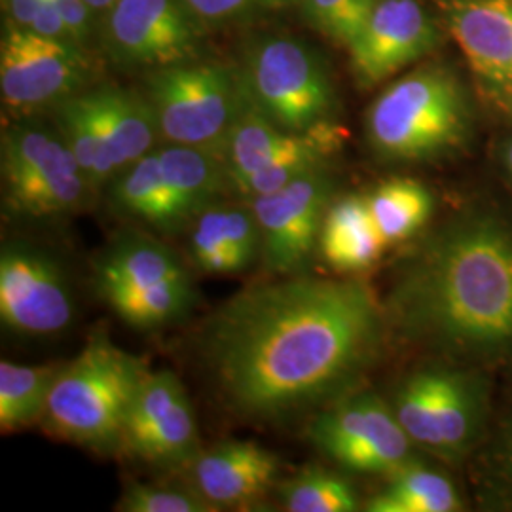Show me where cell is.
<instances>
[{
	"label": "cell",
	"instance_id": "1",
	"mask_svg": "<svg viewBox=\"0 0 512 512\" xmlns=\"http://www.w3.org/2000/svg\"><path fill=\"white\" fill-rule=\"evenodd\" d=\"M385 323L361 281L287 275L232 296L207 325L205 357L234 416L283 423L351 393Z\"/></svg>",
	"mask_w": 512,
	"mask_h": 512
},
{
	"label": "cell",
	"instance_id": "2",
	"mask_svg": "<svg viewBox=\"0 0 512 512\" xmlns=\"http://www.w3.org/2000/svg\"><path fill=\"white\" fill-rule=\"evenodd\" d=\"M406 342L476 365L512 363V219L459 213L401 264L385 306Z\"/></svg>",
	"mask_w": 512,
	"mask_h": 512
},
{
	"label": "cell",
	"instance_id": "3",
	"mask_svg": "<svg viewBox=\"0 0 512 512\" xmlns=\"http://www.w3.org/2000/svg\"><path fill=\"white\" fill-rule=\"evenodd\" d=\"M147 374L141 359L112 344L105 330H95L73 361L57 370L40 423L55 439L114 454Z\"/></svg>",
	"mask_w": 512,
	"mask_h": 512
},
{
	"label": "cell",
	"instance_id": "4",
	"mask_svg": "<svg viewBox=\"0 0 512 512\" xmlns=\"http://www.w3.org/2000/svg\"><path fill=\"white\" fill-rule=\"evenodd\" d=\"M473 109L458 74L425 67L393 82L368 109L366 137L387 162L425 164L465 147Z\"/></svg>",
	"mask_w": 512,
	"mask_h": 512
},
{
	"label": "cell",
	"instance_id": "5",
	"mask_svg": "<svg viewBox=\"0 0 512 512\" xmlns=\"http://www.w3.org/2000/svg\"><path fill=\"white\" fill-rule=\"evenodd\" d=\"M92 184L61 133L18 124L2 137V205L6 219L44 224L84 209Z\"/></svg>",
	"mask_w": 512,
	"mask_h": 512
},
{
	"label": "cell",
	"instance_id": "6",
	"mask_svg": "<svg viewBox=\"0 0 512 512\" xmlns=\"http://www.w3.org/2000/svg\"><path fill=\"white\" fill-rule=\"evenodd\" d=\"M145 97L169 145L203 148L219 156L245 109L239 71L217 63L188 61L156 69Z\"/></svg>",
	"mask_w": 512,
	"mask_h": 512
},
{
	"label": "cell",
	"instance_id": "7",
	"mask_svg": "<svg viewBox=\"0 0 512 512\" xmlns=\"http://www.w3.org/2000/svg\"><path fill=\"white\" fill-rule=\"evenodd\" d=\"M245 101L275 126L294 133L330 124L336 93L321 59L293 38H264L239 71Z\"/></svg>",
	"mask_w": 512,
	"mask_h": 512
},
{
	"label": "cell",
	"instance_id": "8",
	"mask_svg": "<svg viewBox=\"0 0 512 512\" xmlns=\"http://www.w3.org/2000/svg\"><path fill=\"white\" fill-rule=\"evenodd\" d=\"M310 442L349 471L395 475L412 463L414 442L393 406L374 393H348L319 412L308 429Z\"/></svg>",
	"mask_w": 512,
	"mask_h": 512
},
{
	"label": "cell",
	"instance_id": "9",
	"mask_svg": "<svg viewBox=\"0 0 512 512\" xmlns=\"http://www.w3.org/2000/svg\"><path fill=\"white\" fill-rule=\"evenodd\" d=\"M69 277L52 253L27 241H8L0 251V321L25 338H52L73 325Z\"/></svg>",
	"mask_w": 512,
	"mask_h": 512
},
{
	"label": "cell",
	"instance_id": "10",
	"mask_svg": "<svg viewBox=\"0 0 512 512\" xmlns=\"http://www.w3.org/2000/svg\"><path fill=\"white\" fill-rule=\"evenodd\" d=\"M86 78L88 59L73 40L44 37L8 23L0 48V92L8 109L57 107L80 92Z\"/></svg>",
	"mask_w": 512,
	"mask_h": 512
},
{
	"label": "cell",
	"instance_id": "11",
	"mask_svg": "<svg viewBox=\"0 0 512 512\" xmlns=\"http://www.w3.org/2000/svg\"><path fill=\"white\" fill-rule=\"evenodd\" d=\"M334 183L327 169L308 173L270 194L251 198L260 236L262 262L277 275L302 274L319 249L323 220L329 211Z\"/></svg>",
	"mask_w": 512,
	"mask_h": 512
},
{
	"label": "cell",
	"instance_id": "12",
	"mask_svg": "<svg viewBox=\"0 0 512 512\" xmlns=\"http://www.w3.org/2000/svg\"><path fill=\"white\" fill-rule=\"evenodd\" d=\"M120 450L158 469H179L200 456L194 408L173 372L148 370L129 410Z\"/></svg>",
	"mask_w": 512,
	"mask_h": 512
},
{
	"label": "cell",
	"instance_id": "13",
	"mask_svg": "<svg viewBox=\"0 0 512 512\" xmlns=\"http://www.w3.org/2000/svg\"><path fill=\"white\" fill-rule=\"evenodd\" d=\"M198 16L184 0H118L110 10V54L129 67L164 69L198 55Z\"/></svg>",
	"mask_w": 512,
	"mask_h": 512
},
{
	"label": "cell",
	"instance_id": "14",
	"mask_svg": "<svg viewBox=\"0 0 512 512\" xmlns=\"http://www.w3.org/2000/svg\"><path fill=\"white\" fill-rule=\"evenodd\" d=\"M440 29L420 0H374L361 31L348 46L351 71L363 88H372L440 44Z\"/></svg>",
	"mask_w": 512,
	"mask_h": 512
},
{
	"label": "cell",
	"instance_id": "15",
	"mask_svg": "<svg viewBox=\"0 0 512 512\" xmlns=\"http://www.w3.org/2000/svg\"><path fill=\"white\" fill-rule=\"evenodd\" d=\"M342 141L344 133L334 122L304 133H294L275 126L245 101V109L230 129L222 152L228 186L268 165L281 162L304 160L327 165L342 148Z\"/></svg>",
	"mask_w": 512,
	"mask_h": 512
},
{
	"label": "cell",
	"instance_id": "16",
	"mask_svg": "<svg viewBox=\"0 0 512 512\" xmlns=\"http://www.w3.org/2000/svg\"><path fill=\"white\" fill-rule=\"evenodd\" d=\"M446 31L476 80L512 99V0H437Z\"/></svg>",
	"mask_w": 512,
	"mask_h": 512
},
{
	"label": "cell",
	"instance_id": "17",
	"mask_svg": "<svg viewBox=\"0 0 512 512\" xmlns=\"http://www.w3.org/2000/svg\"><path fill=\"white\" fill-rule=\"evenodd\" d=\"M277 475L279 458L253 440L220 442L194 459V486L217 509L255 503Z\"/></svg>",
	"mask_w": 512,
	"mask_h": 512
},
{
	"label": "cell",
	"instance_id": "18",
	"mask_svg": "<svg viewBox=\"0 0 512 512\" xmlns=\"http://www.w3.org/2000/svg\"><path fill=\"white\" fill-rule=\"evenodd\" d=\"M167 186V228L165 236H177L228 184L226 165L219 154L203 148L169 145L158 150Z\"/></svg>",
	"mask_w": 512,
	"mask_h": 512
},
{
	"label": "cell",
	"instance_id": "19",
	"mask_svg": "<svg viewBox=\"0 0 512 512\" xmlns=\"http://www.w3.org/2000/svg\"><path fill=\"white\" fill-rule=\"evenodd\" d=\"M186 275L190 274L173 249L137 230L118 234L93 262L97 294L112 289H145Z\"/></svg>",
	"mask_w": 512,
	"mask_h": 512
},
{
	"label": "cell",
	"instance_id": "20",
	"mask_svg": "<svg viewBox=\"0 0 512 512\" xmlns=\"http://www.w3.org/2000/svg\"><path fill=\"white\" fill-rule=\"evenodd\" d=\"M384 238L363 196H346L330 203L319 236V253L332 270L355 274L370 268L384 253Z\"/></svg>",
	"mask_w": 512,
	"mask_h": 512
},
{
	"label": "cell",
	"instance_id": "21",
	"mask_svg": "<svg viewBox=\"0 0 512 512\" xmlns=\"http://www.w3.org/2000/svg\"><path fill=\"white\" fill-rule=\"evenodd\" d=\"M431 382L439 456L459 458L475 444L480 429L478 382L450 368H431Z\"/></svg>",
	"mask_w": 512,
	"mask_h": 512
},
{
	"label": "cell",
	"instance_id": "22",
	"mask_svg": "<svg viewBox=\"0 0 512 512\" xmlns=\"http://www.w3.org/2000/svg\"><path fill=\"white\" fill-rule=\"evenodd\" d=\"M93 95L107 129L116 173L152 152L160 129L147 97L120 88H101Z\"/></svg>",
	"mask_w": 512,
	"mask_h": 512
},
{
	"label": "cell",
	"instance_id": "23",
	"mask_svg": "<svg viewBox=\"0 0 512 512\" xmlns=\"http://www.w3.org/2000/svg\"><path fill=\"white\" fill-rule=\"evenodd\" d=\"M57 124L93 190L110 183L116 175V165L112 162L107 129L93 92L76 93L59 103Z\"/></svg>",
	"mask_w": 512,
	"mask_h": 512
},
{
	"label": "cell",
	"instance_id": "24",
	"mask_svg": "<svg viewBox=\"0 0 512 512\" xmlns=\"http://www.w3.org/2000/svg\"><path fill=\"white\" fill-rule=\"evenodd\" d=\"M99 296L128 327L150 332L186 319L196 306L198 291L186 275L145 289H112Z\"/></svg>",
	"mask_w": 512,
	"mask_h": 512
},
{
	"label": "cell",
	"instance_id": "25",
	"mask_svg": "<svg viewBox=\"0 0 512 512\" xmlns=\"http://www.w3.org/2000/svg\"><path fill=\"white\" fill-rule=\"evenodd\" d=\"M109 202L122 219L164 234L167 228V186L158 150L124 167L110 181Z\"/></svg>",
	"mask_w": 512,
	"mask_h": 512
},
{
	"label": "cell",
	"instance_id": "26",
	"mask_svg": "<svg viewBox=\"0 0 512 512\" xmlns=\"http://www.w3.org/2000/svg\"><path fill=\"white\" fill-rule=\"evenodd\" d=\"M366 202L387 247L414 238L433 215V196L416 179L380 184Z\"/></svg>",
	"mask_w": 512,
	"mask_h": 512
},
{
	"label": "cell",
	"instance_id": "27",
	"mask_svg": "<svg viewBox=\"0 0 512 512\" xmlns=\"http://www.w3.org/2000/svg\"><path fill=\"white\" fill-rule=\"evenodd\" d=\"M461 509L454 484L433 469L410 465L391 475L384 492L366 503L370 512H454Z\"/></svg>",
	"mask_w": 512,
	"mask_h": 512
},
{
	"label": "cell",
	"instance_id": "28",
	"mask_svg": "<svg viewBox=\"0 0 512 512\" xmlns=\"http://www.w3.org/2000/svg\"><path fill=\"white\" fill-rule=\"evenodd\" d=\"M57 366L0 363V429L2 433L35 425L44 418Z\"/></svg>",
	"mask_w": 512,
	"mask_h": 512
},
{
	"label": "cell",
	"instance_id": "29",
	"mask_svg": "<svg viewBox=\"0 0 512 512\" xmlns=\"http://www.w3.org/2000/svg\"><path fill=\"white\" fill-rule=\"evenodd\" d=\"M281 499L291 512H353L361 503L346 478L308 467L281 486Z\"/></svg>",
	"mask_w": 512,
	"mask_h": 512
},
{
	"label": "cell",
	"instance_id": "30",
	"mask_svg": "<svg viewBox=\"0 0 512 512\" xmlns=\"http://www.w3.org/2000/svg\"><path fill=\"white\" fill-rule=\"evenodd\" d=\"M311 27L348 48L365 23L374 0H298Z\"/></svg>",
	"mask_w": 512,
	"mask_h": 512
},
{
	"label": "cell",
	"instance_id": "31",
	"mask_svg": "<svg viewBox=\"0 0 512 512\" xmlns=\"http://www.w3.org/2000/svg\"><path fill=\"white\" fill-rule=\"evenodd\" d=\"M190 256L194 266L207 275L238 274L224 236L222 205H211L196 219L190 230Z\"/></svg>",
	"mask_w": 512,
	"mask_h": 512
},
{
	"label": "cell",
	"instance_id": "32",
	"mask_svg": "<svg viewBox=\"0 0 512 512\" xmlns=\"http://www.w3.org/2000/svg\"><path fill=\"white\" fill-rule=\"evenodd\" d=\"M124 512H213V507L198 490L167 484L128 482L118 501Z\"/></svg>",
	"mask_w": 512,
	"mask_h": 512
},
{
	"label": "cell",
	"instance_id": "33",
	"mask_svg": "<svg viewBox=\"0 0 512 512\" xmlns=\"http://www.w3.org/2000/svg\"><path fill=\"white\" fill-rule=\"evenodd\" d=\"M224 236L234 258L236 270L243 272L253 266L262 255V236L253 207H230L222 205Z\"/></svg>",
	"mask_w": 512,
	"mask_h": 512
},
{
	"label": "cell",
	"instance_id": "34",
	"mask_svg": "<svg viewBox=\"0 0 512 512\" xmlns=\"http://www.w3.org/2000/svg\"><path fill=\"white\" fill-rule=\"evenodd\" d=\"M190 10L211 23H224L249 16L258 10H275L289 6L287 0H184Z\"/></svg>",
	"mask_w": 512,
	"mask_h": 512
},
{
	"label": "cell",
	"instance_id": "35",
	"mask_svg": "<svg viewBox=\"0 0 512 512\" xmlns=\"http://www.w3.org/2000/svg\"><path fill=\"white\" fill-rule=\"evenodd\" d=\"M61 18L65 19L74 42L88 37L92 27L93 10L86 0H54Z\"/></svg>",
	"mask_w": 512,
	"mask_h": 512
},
{
	"label": "cell",
	"instance_id": "36",
	"mask_svg": "<svg viewBox=\"0 0 512 512\" xmlns=\"http://www.w3.org/2000/svg\"><path fill=\"white\" fill-rule=\"evenodd\" d=\"M10 21L19 27L31 29L33 21L37 18L40 0H4Z\"/></svg>",
	"mask_w": 512,
	"mask_h": 512
},
{
	"label": "cell",
	"instance_id": "37",
	"mask_svg": "<svg viewBox=\"0 0 512 512\" xmlns=\"http://www.w3.org/2000/svg\"><path fill=\"white\" fill-rule=\"evenodd\" d=\"M118 0H86V4L92 8L93 12H103V10H112V6Z\"/></svg>",
	"mask_w": 512,
	"mask_h": 512
},
{
	"label": "cell",
	"instance_id": "38",
	"mask_svg": "<svg viewBox=\"0 0 512 512\" xmlns=\"http://www.w3.org/2000/svg\"><path fill=\"white\" fill-rule=\"evenodd\" d=\"M507 165H509V171H511L512 175V143L511 147H509V150H507Z\"/></svg>",
	"mask_w": 512,
	"mask_h": 512
},
{
	"label": "cell",
	"instance_id": "39",
	"mask_svg": "<svg viewBox=\"0 0 512 512\" xmlns=\"http://www.w3.org/2000/svg\"><path fill=\"white\" fill-rule=\"evenodd\" d=\"M287 2H289V4H293V2H298V0H287Z\"/></svg>",
	"mask_w": 512,
	"mask_h": 512
}]
</instances>
